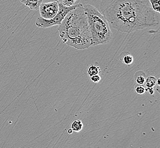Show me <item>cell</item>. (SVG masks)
I'll list each match as a JSON object with an SVG mask.
<instances>
[{
    "label": "cell",
    "mask_w": 160,
    "mask_h": 148,
    "mask_svg": "<svg viewBox=\"0 0 160 148\" xmlns=\"http://www.w3.org/2000/svg\"><path fill=\"white\" fill-rule=\"evenodd\" d=\"M100 9L112 28L130 33L157 26L160 13L151 8L149 0H101Z\"/></svg>",
    "instance_id": "obj_1"
},
{
    "label": "cell",
    "mask_w": 160,
    "mask_h": 148,
    "mask_svg": "<svg viewBox=\"0 0 160 148\" xmlns=\"http://www.w3.org/2000/svg\"><path fill=\"white\" fill-rule=\"evenodd\" d=\"M59 36L62 42L77 50L92 46V37L83 4L80 3L68 13L59 25Z\"/></svg>",
    "instance_id": "obj_2"
},
{
    "label": "cell",
    "mask_w": 160,
    "mask_h": 148,
    "mask_svg": "<svg viewBox=\"0 0 160 148\" xmlns=\"http://www.w3.org/2000/svg\"><path fill=\"white\" fill-rule=\"evenodd\" d=\"M83 6L91 34L92 46L110 42L112 38V33L105 16L90 4H85Z\"/></svg>",
    "instance_id": "obj_3"
},
{
    "label": "cell",
    "mask_w": 160,
    "mask_h": 148,
    "mask_svg": "<svg viewBox=\"0 0 160 148\" xmlns=\"http://www.w3.org/2000/svg\"><path fill=\"white\" fill-rule=\"evenodd\" d=\"M80 3L71 6H65L62 3H59V10L58 12L53 18L50 19H46L39 17H38L36 22L35 25L38 27L41 28H48L55 25H59L65 17L67 15L68 13L70 12L72 10L74 9L77 6H79Z\"/></svg>",
    "instance_id": "obj_4"
},
{
    "label": "cell",
    "mask_w": 160,
    "mask_h": 148,
    "mask_svg": "<svg viewBox=\"0 0 160 148\" xmlns=\"http://www.w3.org/2000/svg\"><path fill=\"white\" fill-rule=\"evenodd\" d=\"M40 17L46 19H52L56 15L59 10V3L56 1L43 3L39 8Z\"/></svg>",
    "instance_id": "obj_5"
},
{
    "label": "cell",
    "mask_w": 160,
    "mask_h": 148,
    "mask_svg": "<svg viewBox=\"0 0 160 148\" xmlns=\"http://www.w3.org/2000/svg\"><path fill=\"white\" fill-rule=\"evenodd\" d=\"M21 3L28 6L31 10H39L40 4L43 3V0H19Z\"/></svg>",
    "instance_id": "obj_6"
},
{
    "label": "cell",
    "mask_w": 160,
    "mask_h": 148,
    "mask_svg": "<svg viewBox=\"0 0 160 148\" xmlns=\"http://www.w3.org/2000/svg\"><path fill=\"white\" fill-rule=\"evenodd\" d=\"M157 79L153 76L148 77L145 80V86L147 88H153L156 84Z\"/></svg>",
    "instance_id": "obj_7"
},
{
    "label": "cell",
    "mask_w": 160,
    "mask_h": 148,
    "mask_svg": "<svg viewBox=\"0 0 160 148\" xmlns=\"http://www.w3.org/2000/svg\"><path fill=\"white\" fill-rule=\"evenodd\" d=\"M83 128V124L81 120H77L74 121L71 125V129L76 132H79Z\"/></svg>",
    "instance_id": "obj_8"
},
{
    "label": "cell",
    "mask_w": 160,
    "mask_h": 148,
    "mask_svg": "<svg viewBox=\"0 0 160 148\" xmlns=\"http://www.w3.org/2000/svg\"><path fill=\"white\" fill-rule=\"evenodd\" d=\"M101 70L100 68L98 66H96L95 65L90 66L88 68V70H87L88 74L90 77H92L93 75H98L101 72Z\"/></svg>",
    "instance_id": "obj_9"
},
{
    "label": "cell",
    "mask_w": 160,
    "mask_h": 148,
    "mask_svg": "<svg viewBox=\"0 0 160 148\" xmlns=\"http://www.w3.org/2000/svg\"><path fill=\"white\" fill-rule=\"evenodd\" d=\"M151 8L154 12L160 13V0H149Z\"/></svg>",
    "instance_id": "obj_10"
},
{
    "label": "cell",
    "mask_w": 160,
    "mask_h": 148,
    "mask_svg": "<svg viewBox=\"0 0 160 148\" xmlns=\"http://www.w3.org/2000/svg\"><path fill=\"white\" fill-rule=\"evenodd\" d=\"M122 61L123 63L126 64L127 65H131L133 62V58L132 56L130 54H127L125 56H124L122 59Z\"/></svg>",
    "instance_id": "obj_11"
},
{
    "label": "cell",
    "mask_w": 160,
    "mask_h": 148,
    "mask_svg": "<svg viewBox=\"0 0 160 148\" xmlns=\"http://www.w3.org/2000/svg\"><path fill=\"white\" fill-rule=\"evenodd\" d=\"M135 90L136 92L138 93L139 95H142L144 94L146 92V88L142 85L140 84H137L135 87Z\"/></svg>",
    "instance_id": "obj_12"
},
{
    "label": "cell",
    "mask_w": 160,
    "mask_h": 148,
    "mask_svg": "<svg viewBox=\"0 0 160 148\" xmlns=\"http://www.w3.org/2000/svg\"><path fill=\"white\" fill-rule=\"evenodd\" d=\"M77 0H64L62 1V5L65 6H71L74 5V3Z\"/></svg>",
    "instance_id": "obj_13"
},
{
    "label": "cell",
    "mask_w": 160,
    "mask_h": 148,
    "mask_svg": "<svg viewBox=\"0 0 160 148\" xmlns=\"http://www.w3.org/2000/svg\"><path fill=\"white\" fill-rule=\"evenodd\" d=\"M90 79L92 81L93 83H98L99 82L101 79V76L98 74V75H93L92 77H90Z\"/></svg>",
    "instance_id": "obj_14"
},
{
    "label": "cell",
    "mask_w": 160,
    "mask_h": 148,
    "mask_svg": "<svg viewBox=\"0 0 160 148\" xmlns=\"http://www.w3.org/2000/svg\"><path fill=\"white\" fill-rule=\"evenodd\" d=\"M145 78L144 77L142 76H139L136 77V82L138 84H140V85H142L144 84L145 83Z\"/></svg>",
    "instance_id": "obj_15"
},
{
    "label": "cell",
    "mask_w": 160,
    "mask_h": 148,
    "mask_svg": "<svg viewBox=\"0 0 160 148\" xmlns=\"http://www.w3.org/2000/svg\"><path fill=\"white\" fill-rule=\"evenodd\" d=\"M146 91H148L149 93L151 94V95H153L154 93V89L153 88H147L146 89Z\"/></svg>",
    "instance_id": "obj_16"
},
{
    "label": "cell",
    "mask_w": 160,
    "mask_h": 148,
    "mask_svg": "<svg viewBox=\"0 0 160 148\" xmlns=\"http://www.w3.org/2000/svg\"><path fill=\"white\" fill-rule=\"evenodd\" d=\"M52 1H55V0H43V3H48Z\"/></svg>",
    "instance_id": "obj_17"
},
{
    "label": "cell",
    "mask_w": 160,
    "mask_h": 148,
    "mask_svg": "<svg viewBox=\"0 0 160 148\" xmlns=\"http://www.w3.org/2000/svg\"><path fill=\"white\" fill-rule=\"evenodd\" d=\"M73 130H72V129H69V130H68V134H72V133H73Z\"/></svg>",
    "instance_id": "obj_18"
},
{
    "label": "cell",
    "mask_w": 160,
    "mask_h": 148,
    "mask_svg": "<svg viewBox=\"0 0 160 148\" xmlns=\"http://www.w3.org/2000/svg\"><path fill=\"white\" fill-rule=\"evenodd\" d=\"M63 1L64 0H55L56 2H57L58 3H62Z\"/></svg>",
    "instance_id": "obj_19"
},
{
    "label": "cell",
    "mask_w": 160,
    "mask_h": 148,
    "mask_svg": "<svg viewBox=\"0 0 160 148\" xmlns=\"http://www.w3.org/2000/svg\"><path fill=\"white\" fill-rule=\"evenodd\" d=\"M160 79L158 78L156 81V84H157V86H160Z\"/></svg>",
    "instance_id": "obj_20"
}]
</instances>
